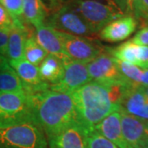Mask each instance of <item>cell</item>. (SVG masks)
I'll use <instances>...</instances> for the list:
<instances>
[{
  "label": "cell",
  "instance_id": "25",
  "mask_svg": "<svg viewBox=\"0 0 148 148\" xmlns=\"http://www.w3.org/2000/svg\"><path fill=\"white\" fill-rule=\"evenodd\" d=\"M23 0H0V3L5 8L16 22L24 21L22 17Z\"/></svg>",
  "mask_w": 148,
  "mask_h": 148
},
{
  "label": "cell",
  "instance_id": "1",
  "mask_svg": "<svg viewBox=\"0 0 148 148\" xmlns=\"http://www.w3.org/2000/svg\"><path fill=\"white\" fill-rule=\"evenodd\" d=\"M28 96L35 122L48 138L78 123L71 94L49 89Z\"/></svg>",
  "mask_w": 148,
  "mask_h": 148
},
{
  "label": "cell",
  "instance_id": "4",
  "mask_svg": "<svg viewBox=\"0 0 148 148\" xmlns=\"http://www.w3.org/2000/svg\"><path fill=\"white\" fill-rule=\"evenodd\" d=\"M27 123H36L29 96L0 91V129Z\"/></svg>",
  "mask_w": 148,
  "mask_h": 148
},
{
  "label": "cell",
  "instance_id": "32",
  "mask_svg": "<svg viewBox=\"0 0 148 148\" xmlns=\"http://www.w3.org/2000/svg\"><path fill=\"white\" fill-rule=\"evenodd\" d=\"M140 86H148V69H143V75L141 78Z\"/></svg>",
  "mask_w": 148,
  "mask_h": 148
},
{
  "label": "cell",
  "instance_id": "3",
  "mask_svg": "<svg viewBox=\"0 0 148 148\" xmlns=\"http://www.w3.org/2000/svg\"><path fill=\"white\" fill-rule=\"evenodd\" d=\"M67 3L82 16L97 35L107 24L125 16L114 0H69Z\"/></svg>",
  "mask_w": 148,
  "mask_h": 148
},
{
  "label": "cell",
  "instance_id": "17",
  "mask_svg": "<svg viewBox=\"0 0 148 148\" xmlns=\"http://www.w3.org/2000/svg\"><path fill=\"white\" fill-rule=\"evenodd\" d=\"M30 31L27 27H15L11 30L8 43L6 58L8 61H20L25 59V43Z\"/></svg>",
  "mask_w": 148,
  "mask_h": 148
},
{
  "label": "cell",
  "instance_id": "35",
  "mask_svg": "<svg viewBox=\"0 0 148 148\" xmlns=\"http://www.w3.org/2000/svg\"><path fill=\"white\" fill-rule=\"evenodd\" d=\"M141 88H142V90L144 92V94L148 97V86H141Z\"/></svg>",
  "mask_w": 148,
  "mask_h": 148
},
{
  "label": "cell",
  "instance_id": "29",
  "mask_svg": "<svg viewBox=\"0 0 148 148\" xmlns=\"http://www.w3.org/2000/svg\"><path fill=\"white\" fill-rule=\"evenodd\" d=\"M11 30L7 29H0V53L6 57L7 53V48L8 39L10 36Z\"/></svg>",
  "mask_w": 148,
  "mask_h": 148
},
{
  "label": "cell",
  "instance_id": "27",
  "mask_svg": "<svg viewBox=\"0 0 148 148\" xmlns=\"http://www.w3.org/2000/svg\"><path fill=\"white\" fill-rule=\"evenodd\" d=\"M131 40L138 45L148 46V26L138 31Z\"/></svg>",
  "mask_w": 148,
  "mask_h": 148
},
{
  "label": "cell",
  "instance_id": "34",
  "mask_svg": "<svg viewBox=\"0 0 148 148\" xmlns=\"http://www.w3.org/2000/svg\"><path fill=\"white\" fill-rule=\"evenodd\" d=\"M114 3H116L117 5L119 6V8L121 9L126 15V10H127V0H114Z\"/></svg>",
  "mask_w": 148,
  "mask_h": 148
},
{
  "label": "cell",
  "instance_id": "38",
  "mask_svg": "<svg viewBox=\"0 0 148 148\" xmlns=\"http://www.w3.org/2000/svg\"><path fill=\"white\" fill-rule=\"evenodd\" d=\"M147 26H148V20H147L146 21H144V22H143V24L142 25V27H147Z\"/></svg>",
  "mask_w": 148,
  "mask_h": 148
},
{
  "label": "cell",
  "instance_id": "37",
  "mask_svg": "<svg viewBox=\"0 0 148 148\" xmlns=\"http://www.w3.org/2000/svg\"><path fill=\"white\" fill-rule=\"evenodd\" d=\"M142 69H148V62L147 64H145L143 65V67H142Z\"/></svg>",
  "mask_w": 148,
  "mask_h": 148
},
{
  "label": "cell",
  "instance_id": "20",
  "mask_svg": "<svg viewBox=\"0 0 148 148\" xmlns=\"http://www.w3.org/2000/svg\"><path fill=\"white\" fill-rule=\"evenodd\" d=\"M106 52L118 60L127 62L137 66L139 64V45L132 42V40L126 41L114 48L106 46Z\"/></svg>",
  "mask_w": 148,
  "mask_h": 148
},
{
  "label": "cell",
  "instance_id": "19",
  "mask_svg": "<svg viewBox=\"0 0 148 148\" xmlns=\"http://www.w3.org/2000/svg\"><path fill=\"white\" fill-rule=\"evenodd\" d=\"M47 16V8L42 0H23L22 17L25 22L36 27L45 22Z\"/></svg>",
  "mask_w": 148,
  "mask_h": 148
},
{
  "label": "cell",
  "instance_id": "33",
  "mask_svg": "<svg viewBox=\"0 0 148 148\" xmlns=\"http://www.w3.org/2000/svg\"><path fill=\"white\" fill-rule=\"evenodd\" d=\"M45 2L49 3V7H48V14H49V9H51L52 12L55 9H57L58 8H59L61 5H59L57 2V0H44Z\"/></svg>",
  "mask_w": 148,
  "mask_h": 148
},
{
  "label": "cell",
  "instance_id": "21",
  "mask_svg": "<svg viewBox=\"0 0 148 148\" xmlns=\"http://www.w3.org/2000/svg\"><path fill=\"white\" fill-rule=\"evenodd\" d=\"M0 91L27 95L25 85L11 67L0 72Z\"/></svg>",
  "mask_w": 148,
  "mask_h": 148
},
{
  "label": "cell",
  "instance_id": "18",
  "mask_svg": "<svg viewBox=\"0 0 148 148\" xmlns=\"http://www.w3.org/2000/svg\"><path fill=\"white\" fill-rule=\"evenodd\" d=\"M42 80L49 86L58 84L64 74V62L52 54H48L39 66Z\"/></svg>",
  "mask_w": 148,
  "mask_h": 148
},
{
  "label": "cell",
  "instance_id": "6",
  "mask_svg": "<svg viewBox=\"0 0 148 148\" xmlns=\"http://www.w3.org/2000/svg\"><path fill=\"white\" fill-rule=\"evenodd\" d=\"M45 22L54 30L69 35L88 38L97 35L82 16L69 3H64L51 12Z\"/></svg>",
  "mask_w": 148,
  "mask_h": 148
},
{
  "label": "cell",
  "instance_id": "15",
  "mask_svg": "<svg viewBox=\"0 0 148 148\" xmlns=\"http://www.w3.org/2000/svg\"><path fill=\"white\" fill-rule=\"evenodd\" d=\"M48 140L49 148H86V128L76 123Z\"/></svg>",
  "mask_w": 148,
  "mask_h": 148
},
{
  "label": "cell",
  "instance_id": "2",
  "mask_svg": "<svg viewBox=\"0 0 148 148\" xmlns=\"http://www.w3.org/2000/svg\"><path fill=\"white\" fill-rule=\"evenodd\" d=\"M77 122L86 129L94 128L120 108L112 101L105 85L91 81L73 92Z\"/></svg>",
  "mask_w": 148,
  "mask_h": 148
},
{
  "label": "cell",
  "instance_id": "26",
  "mask_svg": "<svg viewBox=\"0 0 148 148\" xmlns=\"http://www.w3.org/2000/svg\"><path fill=\"white\" fill-rule=\"evenodd\" d=\"M16 27V21L3 6L0 3V29L12 30Z\"/></svg>",
  "mask_w": 148,
  "mask_h": 148
},
{
  "label": "cell",
  "instance_id": "11",
  "mask_svg": "<svg viewBox=\"0 0 148 148\" xmlns=\"http://www.w3.org/2000/svg\"><path fill=\"white\" fill-rule=\"evenodd\" d=\"M9 65L25 85L27 95L49 89L50 86L45 82L40 77L39 67L33 65L25 59L9 61Z\"/></svg>",
  "mask_w": 148,
  "mask_h": 148
},
{
  "label": "cell",
  "instance_id": "13",
  "mask_svg": "<svg viewBox=\"0 0 148 148\" xmlns=\"http://www.w3.org/2000/svg\"><path fill=\"white\" fill-rule=\"evenodd\" d=\"M144 120H148V97L141 86H131L124 95L120 110Z\"/></svg>",
  "mask_w": 148,
  "mask_h": 148
},
{
  "label": "cell",
  "instance_id": "31",
  "mask_svg": "<svg viewBox=\"0 0 148 148\" xmlns=\"http://www.w3.org/2000/svg\"><path fill=\"white\" fill-rule=\"evenodd\" d=\"M8 68H10L8 59L6 58L5 56L2 55V54L0 53V72L3 71V70L8 69Z\"/></svg>",
  "mask_w": 148,
  "mask_h": 148
},
{
  "label": "cell",
  "instance_id": "28",
  "mask_svg": "<svg viewBox=\"0 0 148 148\" xmlns=\"http://www.w3.org/2000/svg\"><path fill=\"white\" fill-rule=\"evenodd\" d=\"M136 20L138 22H140L141 25H143L144 21L148 20V0H140L139 10Z\"/></svg>",
  "mask_w": 148,
  "mask_h": 148
},
{
  "label": "cell",
  "instance_id": "12",
  "mask_svg": "<svg viewBox=\"0 0 148 148\" xmlns=\"http://www.w3.org/2000/svg\"><path fill=\"white\" fill-rule=\"evenodd\" d=\"M138 26V22L135 17L125 15L107 24L98 33V36L101 40L107 42H120L134 33Z\"/></svg>",
  "mask_w": 148,
  "mask_h": 148
},
{
  "label": "cell",
  "instance_id": "36",
  "mask_svg": "<svg viewBox=\"0 0 148 148\" xmlns=\"http://www.w3.org/2000/svg\"><path fill=\"white\" fill-rule=\"evenodd\" d=\"M69 1V0H57V2H58V3L59 5H63L64 3H67Z\"/></svg>",
  "mask_w": 148,
  "mask_h": 148
},
{
  "label": "cell",
  "instance_id": "23",
  "mask_svg": "<svg viewBox=\"0 0 148 148\" xmlns=\"http://www.w3.org/2000/svg\"><path fill=\"white\" fill-rule=\"evenodd\" d=\"M115 62L120 73L125 79L132 85L140 86L143 75V69H140L137 65L129 64L127 62H123L116 58Z\"/></svg>",
  "mask_w": 148,
  "mask_h": 148
},
{
  "label": "cell",
  "instance_id": "5",
  "mask_svg": "<svg viewBox=\"0 0 148 148\" xmlns=\"http://www.w3.org/2000/svg\"><path fill=\"white\" fill-rule=\"evenodd\" d=\"M0 148H49L45 134L35 123L0 129Z\"/></svg>",
  "mask_w": 148,
  "mask_h": 148
},
{
  "label": "cell",
  "instance_id": "16",
  "mask_svg": "<svg viewBox=\"0 0 148 148\" xmlns=\"http://www.w3.org/2000/svg\"><path fill=\"white\" fill-rule=\"evenodd\" d=\"M94 128L118 148H132L127 143L122 132L121 115L119 111L113 112L95 125Z\"/></svg>",
  "mask_w": 148,
  "mask_h": 148
},
{
  "label": "cell",
  "instance_id": "9",
  "mask_svg": "<svg viewBox=\"0 0 148 148\" xmlns=\"http://www.w3.org/2000/svg\"><path fill=\"white\" fill-rule=\"evenodd\" d=\"M87 69L91 81L101 84L119 82H127L117 66L115 58L104 52L87 64Z\"/></svg>",
  "mask_w": 148,
  "mask_h": 148
},
{
  "label": "cell",
  "instance_id": "10",
  "mask_svg": "<svg viewBox=\"0 0 148 148\" xmlns=\"http://www.w3.org/2000/svg\"><path fill=\"white\" fill-rule=\"evenodd\" d=\"M120 112L123 137L132 148H148V120Z\"/></svg>",
  "mask_w": 148,
  "mask_h": 148
},
{
  "label": "cell",
  "instance_id": "24",
  "mask_svg": "<svg viewBox=\"0 0 148 148\" xmlns=\"http://www.w3.org/2000/svg\"><path fill=\"white\" fill-rule=\"evenodd\" d=\"M86 148H118L95 128L86 129Z\"/></svg>",
  "mask_w": 148,
  "mask_h": 148
},
{
  "label": "cell",
  "instance_id": "8",
  "mask_svg": "<svg viewBox=\"0 0 148 148\" xmlns=\"http://www.w3.org/2000/svg\"><path fill=\"white\" fill-rule=\"evenodd\" d=\"M64 74L58 84L50 86L49 89L72 94L82 86L91 82L87 64L68 59L64 62Z\"/></svg>",
  "mask_w": 148,
  "mask_h": 148
},
{
  "label": "cell",
  "instance_id": "22",
  "mask_svg": "<svg viewBox=\"0 0 148 148\" xmlns=\"http://www.w3.org/2000/svg\"><path fill=\"white\" fill-rule=\"evenodd\" d=\"M47 55V52L37 42L35 34L30 33L27 36L25 43V60L36 67H39Z\"/></svg>",
  "mask_w": 148,
  "mask_h": 148
},
{
  "label": "cell",
  "instance_id": "30",
  "mask_svg": "<svg viewBox=\"0 0 148 148\" xmlns=\"http://www.w3.org/2000/svg\"><path fill=\"white\" fill-rule=\"evenodd\" d=\"M138 67L142 68L145 64L148 62V46L139 45V53H138Z\"/></svg>",
  "mask_w": 148,
  "mask_h": 148
},
{
  "label": "cell",
  "instance_id": "7",
  "mask_svg": "<svg viewBox=\"0 0 148 148\" xmlns=\"http://www.w3.org/2000/svg\"><path fill=\"white\" fill-rule=\"evenodd\" d=\"M58 32L64 53L73 61L87 64L97 56L106 52V47L93 38Z\"/></svg>",
  "mask_w": 148,
  "mask_h": 148
},
{
  "label": "cell",
  "instance_id": "14",
  "mask_svg": "<svg viewBox=\"0 0 148 148\" xmlns=\"http://www.w3.org/2000/svg\"><path fill=\"white\" fill-rule=\"evenodd\" d=\"M35 28V36L37 42L47 52L48 54L54 55L61 59L63 62L70 59L64 53L62 41L58 36V31L49 27L45 22L38 25Z\"/></svg>",
  "mask_w": 148,
  "mask_h": 148
}]
</instances>
